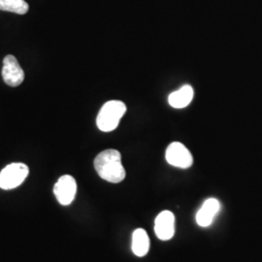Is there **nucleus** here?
<instances>
[{
    "mask_svg": "<svg viewBox=\"0 0 262 262\" xmlns=\"http://www.w3.org/2000/svg\"><path fill=\"white\" fill-rule=\"evenodd\" d=\"M94 168L100 178L113 184L121 183L126 175L122 165L121 152L112 149L101 151L95 158Z\"/></svg>",
    "mask_w": 262,
    "mask_h": 262,
    "instance_id": "f257e3e1",
    "label": "nucleus"
},
{
    "mask_svg": "<svg viewBox=\"0 0 262 262\" xmlns=\"http://www.w3.org/2000/svg\"><path fill=\"white\" fill-rule=\"evenodd\" d=\"M126 112V106L120 100H111L104 104L97 115L96 124L104 132L115 130Z\"/></svg>",
    "mask_w": 262,
    "mask_h": 262,
    "instance_id": "f03ea898",
    "label": "nucleus"
},
{
    "mask_svg": "<svg viewBox=\"0 0 262 262\" xmlns=\"http://www.w3.org/2000/svg\"><path fill=\"white\" fill-rule=\"evenodd\" d=\"M29 169L24 163H12L0 172V187L5 190L20 186L28 177Z\"/></svg>",
    "mask_w": 262,
    "mask_h": 262,
    "instance_id": "7ed1b4c3",
    "label": "nucleus"
},
{
    "mask_svg": "<svg viewBox=\"0 0 262 262\" xmlns=\"http://www.w3.org/2000/svg\"><path fill=\"white\" fill-rule=\"evenodd\" d=\"M165 158L170 165L178 168H188L193 163L190 151L180 142H173L169 145Z\"/></svg>",
    "mask_w": 262,
    "mask_h": 262,
    "instance_id": "20e7f679",
    "label": "nucleus"
},
{
    "mask_svg": "<svg viewBox=\"0 0 262 262\" xmlns=\"http://www.w3.org/2000/svg\"><path fill=\"white\" fill-rule=\"evenodd\" d=\"M77 192V183L75 179L70 175L61 176L54 187V193L59 204L63 206L70 205Z\"/></svg>",
    "mask_w": 262,
    "mask_h": 262,
    "instance_id": "39448f33",
    "label": "nucleus"
},
{
    "mask_svg": "<svg viewBox=\"0 0 262 262\" xmlns=\"http://www.w3.org/2000/svg\"><path fill=\"white\" fill-rule=\"evenodd\" d=\"M2 78L4 83L10 86H18L24 82L25 72L15 56L8 55L4 57Z\"/></svg>",
    "mask_w": 262,
    "mask_h": 262,
    "instance_id": "423d86ee",
    "label": "nucleus"
},
{
    "mask_svg": "<svg viewBox=\"0 0 262 262\" xmlns=\"http://www.w3.org/2000/svg\"><path fill=\"white\" fill-rule=\"evenodd\" d=\"M155 232L162 241L170 240L175 233V216L170 211H163L155 222Z\"/></svg>",
    "mask_w": 262,
    "mask_h": 262,
    "instance_id": "0eeeda50",
    "label": "nucleus"
},
{
    "mask_svg": "<svg viewBox=\"0 0 262 262\" xmlns=\"http://www.w3.org/2000/svg\"><path fill=\"white\" fill-rule=\"evenodd\" d=\"M221 210V203L215 198H209L203 203L200 210L197 212L196 223L197 225L207 227L212 225L215 215Z\"/></svg>",
    "mask_w": 262,
    "mask_h": 262,
    "instance_id": "6e6552de",
    "label": "nucleus"
},
{
    "mask_svg": "<svg viewBox=\"0 0 262 262\" xmlns=\"http://www.w3.org/2000/svg\"><path fill=\"white\" fill-rule=\"evenodd\" d=\"M193 95H194L193 89L189 84H186L178 91L169 95L168 102L173 108L182 109L187 107V105H189V103L192 101Z\"/></svg>",
    "mask_w": 262,
    "mask_h": 262,
    "instance_id": "1a4fd4ad",
    "label": "nucleus"
},
{
    "mask_svg": "<svg viewBox=\"0 0 262 262\" xmlns=\"http://www.w3.org/2000/svg\"><path fill=\"white\" fill-rule=\"evenodd\" d=\"M150 250V239L147 232L138 228L132 234V252L139 257L145 256Z\"/></svg>",
    "mask_w": 262,
    "mask_h": 262,
    "instance_id": "9d476101",
    "label": "nucleus"
},
{
    "mask_svg": "<svg viewBox=\"0 0 262 262\" xmlns=\"http://www.w3.org/2000/svg\"><path fill=\"white\" fill-rule=\"evenodd\" d=\"M29 9L28 3L25 0H0V10L19 15L27 14Z\"/></svg>",
    "mask_w": 262,
    "mask_h": 262,
    "instance_id": "9b49d317",
    "label": "nucleus"
}]
</instances>
